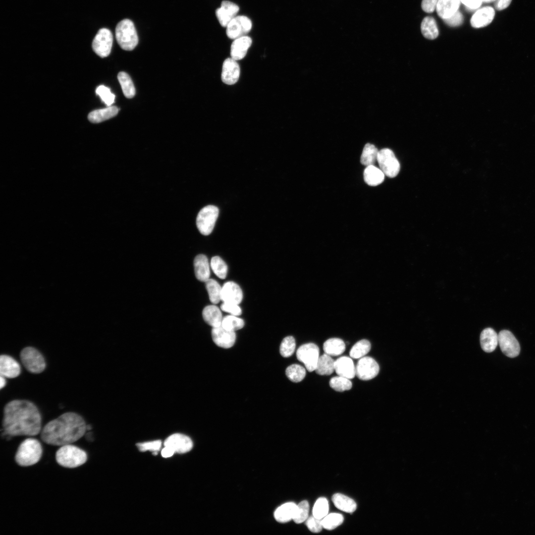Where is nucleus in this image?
Here are the masks:
<instances>
[{
  "instance_id": "1",
  "label": "nucleus",
  "mask_w": 535,
  "mask_h": 535,
  "mask_svg": "<svg viewBox=\"0 0 535 535\" xmlns=\"http://www.w3.org/2000/svg\"><path fill=\"white\" fill-rule=\"evenodd\" d=\"M41 416L32 402L14 400L7 403L3 410L2 427L7 436H35L41 428Z\"/></svg>"
},
{
  "instance_id": "2",
  "label": "nucleus",
  "mask_w": 535,
  "mask_h": 535,
  "mask_svg": "<svg viewBox=\"0 0 535 535\" xmlns=\"http://www.w3.org/2000/svg\"><path fill=\"white\" fill-rule=\"evenodd\" d=\"M86 430L87 425L81 416L67 412L47 423L41 431V438L48 444L62 446L80 439Z\"/></svg>"
},
{
  "instance_id": "3",
  "label": "nucleus",
  "mask_w": 535,
  "mask_h": 535,
  "mask_svg": "<svg viewBox=\"0 0 535 535\" xmlns=\"http://www.w3.org/2000/svg\"><path fill=\"white\" fill-rule=\"evenodd\" d=\"M42 455V447L40 442L37 439L29 438L20 444L15 460L20 466H30L38 463Z\"/></svg>"
},
{
  "instance_id": "4",
  "label": "nucleus",
  "mask_w": 535,
  "mask_h": 535,
  "mask_svg": "<svg viewBox=\"0 0 535 535\" xmlns=\"http://www.w3.org/2000/svg\"><path fill=\"white\" fill-rule=\"evenodd\" d=\"M55 459L60 466L74 468L84 464L87 460V455L82 449L71 444L62 446L56 452Z\"/></svg>"
},
{
  "instance_id": "5",
  "label": "nucleus",
  "mask_w": 535,
  "mask_h": 535,
  "mask_svg": "<svg viewBox=\"0 0 535 535\" xmlns=\"http://www.w3.org/2000/svg\"><path fill=\"white\" fill-rule=\"evenodd\" d=\"M115 37L120 47L125 51H132L137 45L138 37L133 22L124 19L115 28Z\"/></svg>"
},
{
  "instance_id": "6",
  "label": "nucleus",
  "mask_w": 535,
  "mask_h": 535,
  "mask_svg": "<svg viewBox=\"0 0 535 535\" xmlns=\"http://www.w3.org/2000/svg\"><path fill=\"white\" fill-rule=\"evenodd\" d=\"M20 357L23 366L31 373H41L46 368L43 356L33 347H27L23 349L20 352Z\"/></svg>"
},
{
  "instance_id": "7",
  "label": "nucleus",
  "mask_w": 535,
  "mask_h": 535,
  "mask_svg": "<svg viewBox=\"0 0 535 535\" xmlns=\"http://www.w3.org/2000/svg\"><path fill=\"white\" fill-rule=\"evenodd\" d=\"M219 213L218 209L213 205L204 207L197 217L196 224L200 232L204 235L211 233Z\"/></svg>"
},
{
  "instance_id": "8",
  "label": "nucleus",
  "mask_w": 535,
  "mask_h": 535,
  "mask_svg": "<svg viewBox=\"0 0 535 535\" xmlns=\"http://www.w3.org/2000/svg\"><path fill=\"white\" fill-rule=\"evenodd\" d=\"M377 161L379 168L387 177H395L400 171L399 162L393 151L389 149L384 148L378 151Z\"/></svg>"
},
{
  "instance_id": "9",
  "label": "nucleus",
  "mask_w": 535,
  "mask_h": 535,
  "mask_svg": "<svg viewBox=\"0 0 535 535\" xmlns=\"http://www.w3.org/2000/svg\"><path fill=\"white\" fill-rule=\"evenodd\" d=\"M297 359L302 362L308 371H315L319 358V348L313 343H309L300 346L296 352Z\"/></svg>"
},
{
  "instance_id": "10",
  "label": "nucleus",
  "mask_w": 535,
  "mask_h": 535,
  "mask_svg": "<svg viewBox=\"0 0 535 535\" xmlns=\"http://www.w3.org/2000/svg\"><path fill=\"white\" fill-rule=\"evenodd\" d=\"M113 43L111 31L105 28L100 29L92 42V49L99 56L105 57L110 53Z\"/></svg>"
},
{
  "instance_id": "11",
  "label": "nucleus",
  "mask_w": 535,
  "mask_h": 535,
  "mask_svg": "<svg viewBox=\"0 0 535 535\" xmlns=\"http://www.w3.org/2000/svg\"><path fill=\"white\" fill-rule=\"evenodd\" d=\"M251 20L244 15H237L226 26V35L231 39L246 36L251 30Z\"/></svg>"
},
{
  "instance_id": "12",
  "label": "nucleus",
  "mask_w": 535,
  "mask_h": 535,
  "mask_svg": "<svg viewBox=\"0 0 535 535\" xmlns=\"http://www.w3.org/2000/svg\"><path fill=\"white\" fill-rule=\"evenodd\" d=\"M356 375L361 380H368L375 377L378 374L379 367L371 357H364L359 360L355 368Z\"/></svg>"
},
{
  "instance_id": "13",
  "label": "nucleus",
  "mask_w": 535,
  "mask_h": 535,
  "mask_svg": "<svg viewBox=\"0 0 535 535\" xmlns=\"http://www.w3.org/2000/svg\"><path fill=\"white\" fill-rule=\"evenodd\" d=\"M498 344L502 352L507 357L514 358L520 353L519 343L513 333L509 330H501L498 334Z\"/></svg>"
},
{
  "instance_id": "14",
  "label": "nucleus",
  "mask_w": 535,
  "mask_h": 535,
  "mask_svg": "<svg viewBox=\"0 0 535 535\" xmlns=\"http://www.w3.org/2000/svg\"><path fill=\"white\" fill-rule=\"evenodd\" d=\"M239 10V7L236 3L229 0H223L220 6L216 9L215 15L220 24L226 27L237 16Z\"/></svg>"
},
{
  "instance_id": "15",
  "label": "nucleus",
  "mask_w": 535,
  "mask_h": 535,
  "mask_svg": "<svg viewBox=\"0 0 535 535\" xmlns=\"http://www.w3.org/2000/svg\"><path fill=\"white\" fill-rule=\"evenodd\" d=\"M164 445L171 448L175 452L184 453L192 449L193 442L188 436L177 433L168 436L165 439Z\"/></svg>"
},
{
  "instance_id": "16",
  "label": "nucleus",
  "mask_w": 535,
  "mask_h": 535,
  "mask_svg": "<svg viewBox=\"0 0 535 535\" xmlns=\"http://www.w3.org/2000/svg\"><path fill=\"white\" fill-rule=\"evenodd\" d=\"M212 337L214 342L218 347L227 349L233 346L236 340L235 331L228 330L221 325L213 327Z\"/></svg>"
},
{
  "instance_id": "17",
  "label": "nucleus",
  "mask_w": 535,
  "mask_h": 535,
  "mask_svg": "<svg viewBox=\"0 0 535 535\" xmlns=\"http://www.w3.org/2000/svg\"><path fill=\"white\" fill-rule=\"evenodd\" d=\"M240 68L236 60L232 58L225 59L223 63L221 72V80L227 85H233L238 80Z\"/></svg>"
},
{
  "instance_id": "18",
  "label": "nucleus",
  "mask_w": 535,
  "mask_h": 535,
  "mask_svg": "<svg viewBox=\"0 0 535 535\" xmlns=\"http://www.w3.org/2000/svg\"><path fill=\"white\" fill-rule=\"evenodd\" d=\"M495 16L494 9L491 6H484L478 9L471 17V26L476 28L485 27L489 25Z\"/></svg>"
},
{
  "instance_id": "19",
  "label": "nucleus",
  "mask_w": 535,
  "mask_h": 535,
  "mask_svg": "<svg viewBox=\"0 0 535 535\" xmlns=\"http://www.w3.org/2000/svg\"><path fill=\"white\" fill-rule=\"evenodd\" d=\"M242 299V291L238 284L232 281H228L223 284L221 291V300L223 302L238 305Z\"/></svg>"
},
{
  "instance_id": "20",
  "label": "nucleus",
  "mask_w": 535,
  "mask_h": 535,
  "mask_svg": "<svg viewBox=\"0 0 535 535\" xmlns=\"http://www.w3.org/2000/svg\"><path fill=\"white\" fill-rule=\"evenodd\" d=\"M20 371L19 364L12 357L7 355L0 356V375L5 377L15 378L20 374Z\"/></svg>"
},
{
  "instance_id": "21",
  "label": "nucleus",
  "mask_w": 535,
  "mask_h": 535,
  "mask_svg": "<svg viewBox=\"0 0 535 535\" xmlns=\"http://www.w3.org/2000/svg\"><path fill=\"white\" fill-rule=\"evenodd\" d=\"M252 43V39L247 36L234 40L230 48L231 57L238 60L243 59Z\"/></svg>"
},
{
  "instance_id": "22",
  "label": "nucleus",
  "mask_w": 535,
  "mask_h": 535,
  "mask_svg": "<svg viewBox=\"0 0 535 535\" xmlns=\"http://www.w3.org/2000/svg\"><path fill=\"white\" fill-rule=\"evenodd\" d=\"M334 370L338 375L348 379L354 378L356 375L354 363L348 357L343 356L335 361Z\"/></svg>"
},
{
  "instance_id": "23",
  "label": "nucleus",
  "mask_w": 535,
  "mask_h": 535,
  "mask_svg": "<svg viewBox=\"0 0 535 535\" xmlns=\"http://www.w3.org/2000/svg\"><path fill=\"white\" fill-rule=\"evenodd\" d=\"M480 342L482 349L485 352L493 351L498 344V336L491 328H486L481 333Z\"/></svg>"
},
{
  "instance_id": "24",
  "label": "nucleus",
  "mask_w": 535,
  "mask_h": 535,
  "mask_svg": "<svg viewBox=\"0 0 535 535\" xmlns=\"http://www.w3.org/2000/svg\"><path fill=\"white\" fill-rule=\"evenodd\" d=\"M194 266L195 276L199 280L205 282L210 278V265L205 255L197 256L194 261Z\"/></svg>"
},
{
  "instance_id": "25",
  "label": "nucleus",
  "mask_w": 535,
  "mask_h": 535,
  "mask_svg": "<svg viewBox=\"0 0 535 535\" xmlns=\"http://www.w3.org/2000/svg\"><path fill=\"white\" fill-rule=\"evenodd\" d=\"M460 0H438L436 10L438 16L444 20L458 10Z\"/></svg>"
},
{
  "instance_id": "26",
  "label": "nucleus",
  "mask_w": 535,
  "mask_h": 535,
  "mask_svg": "<svg viewBox=\"0 0 535 535\" xmlns=\"http://www.w3.org/2000/svg\"><path fill=\"white\" fill-rule=\"evenodd\" d=\"M202 315L205 322L212 327L221 325L223 318L219 308L215 305H209L204 308Z\"/></svg>"
},
{
  "instance_id": "27",
  "label": "nucleus",
  "mask_w": 535,
  "mask_h": 535,
  "mask_svg": "<svg viewBox=\"0 0 535 535\" xmlns=\"http://www.w3.org/2000/svg\"><path fill=\"white\" fill-rule=\"evenodd\" d=\"M297 505L294 502H287L278 507L275 511L274 517L279 523H286L293 519Z\"/></svg>"
},
{
  "instance_id": "28",
  "label": "nucleus",
  "mask_w": 535,
  "mask_h": 535,
  "mask_svg": "<svg viewBox=\"0 0 535 535\" xmlns=\"http://www.w3.org/2000/svg\"><path fill=\"white\" fill-rule=\"evenodd\" d=\"M118 111L119 108L117 107L109 106L91 111L88 118L91 122L100 123L116 116Z\"/></svg>"
},
{
  "instance_id": "29",
  "label": "nucleus",
  "mask_w": 535,
  "mask_h": 535,
  "mask_svg": "<svg viewBox=\"0 0 535 535\" xmlns=\"http://www.w3.org/2000/svg\"><path fill=\"white\" fill-rule=\"evenodd\" d=\"M385 174L382 171L374 165L366 166L364 171L365 182L371 186L379 185L384 180Z\"/></svg>"
},
{
  "instance_id": "30",
  "label": "nucleus",
  "mask_w": 535,
  "mask_h": 535,
  "mask_svg": "<svg viewBox=\"0 0 535 535\" xmlns=\"http://www.w3.org/2000/svg\"><path fill=\"white\" fill-rule=\"evenodd\" d=\"M332 501L338 509L348 513H353L357 509V504L352 498L341 493H335Z\"/></svg>"
},
{
  "instance_id": "31",
  "label": "nucleus",
  "mask_w": 535,
  "mask_h": 535,
  "mask_svg": "<svg viewBox=\"0 0 535 535\" xmlns=\"http://www.w3.org/2000/svg\"><path fill=\"white\" fill-rule=\"evenodd\" d=\"M323 349L325 353L329 356H339L345 351V344L340 338H332L324 342Z\"/></svg>"
},
{
  "instance_id": "32",
  "label": "nucleus",
  "mask_w": 535,
  "mask_h": 535,
  "mask_svg": "<svg viewBox=\"0 0 535 535\" xmlns=\"http://www.w3.org/2000/svg\"><path fill=\"white\" fill-rule=\"evenodd\" d=\"M421 32L427 39L433 40L439 34L438 29L435 19L431 16L425 17L421 25Z\"/></svg>"
},
{
  "instance_id": "33",
  "label": "nucleus",
  "mask_w": 535,
  "mask_h": 535,
  "mask_svg": "<svg viewBox=\"0 0 535 535\" xmlns=\"http://www.w3.org/2000/svg\"><path fill=\"white\" fill-rule=\"evenodd\" d=\"M334 361L330 356L324 353L319 357L315 369L316 373L319 375H330L335 370Z\"/></svg>"
},
{
  "instance_id": "34",
  "label": "nucleus",
  "mask_w": 535,
  "mask_h": 535,
  "mask_svg": "<svg viewBox=\"0 0 535 535\" xmlns=\"http://www.w3.org/2000/svg\"><path fill=\"white\" fill-rule=\"evenodd\" d=\"M378 153V151L374 145L370 143L366 144L361 156V163L366 166L374 165L377 161Z\"/></svg>"
},
{
  "instance_id": "35",
  "label": "nucleus",
  "mask_w": 535,
  "mask_h": 535,
  "mask_svg": "<svg viewBox=\"0 0 535 535\" xmlns=\"http://www.w3.org/2000/svg\"><path fill=\"white\" fill-rule=\"evenodd\" d=\"M124 95L128 99L132 98L135 95V88L129 75L126 72H120L117 75Z\"/></svg>"
},
{
  "instance_id": "36",
  "label": "nucleus",
  "mask_w": 535,
  "mask_h": 535,
  "mask_svg": "<svg viewBox=\"0 0 535 535\" xmlns=\"http://www.w3.org/2000/svg\"><path fill=\"white\" fill-rule=\"evenodd\" d=\"M205 282L210 301L214 304L218 303L221 300L222 287L213 279L209 278Z\"/></svg>"
},
{
  "instance_id": "37",
  "label": "nucleus",
  "mask_w": 535,
  "mask_h": 535,
  "mask_svg": "<svg viewBox=\"0 0 535 535\" xmlns=\"http://www.w3.org/2000/svg\"><path fill=\"white\" fill-rule=\"evenodd\" d=\"M371 348V345L369 341L366 339L361 340L352 347L350 356L354 359L362 358L370 351Z\"/></svg>"
},
{
  "instance_id": "38",
  "label": "nucleus",
  "mask_w": 535,
  "mask_h": 535,
  "mask_svg": "<svg viewBox=\"0 0 535 535\" xmlns=\"http://www.w3.org/2000/svg\"><path fill=\"white\" fill-rule=\"evenodd\" d=\"M287 377L292 382L301 381L306 375V370L298 364H293L288 366L285 371Z\"/></svg>"
},
{
  "instance_id": "39",
  "label": "nucleus",
  "mask_w": 535,
  "mask_h": 535,
  "mask_svg": "<svg viewBox=\"0 0 535 535\" xmlns=\"http://www.w3.org/2000/svg\"><path fill=\"white\" fill-rule=\"evenodd\" d=\"M343 516L339 513H330L321 520L322 527L327 530H332L342 524Z\"/></svg>"
},
{
  "instance_id": "40",
  "label": "nucleus",
  "mask_w": 535,
  "mask_h": 535,
  "mask_svg": "<svg viewBox=\"0 0 535 535\" xmlns=\"http://www.w3.org/2000/svg\"><path fill=\"white\" fill-rule=\"evenodd\" d=\"M211 267L215 274L220 279H224L227 273V266L224 261L218 256L213 257Z\"/></svg>"
},
{
  "instance_id": "41",
  "label": "nucleus",
  "mask_w": 535,
  "mask_h": 535,
  "mask_svg": "<svg viewBox=\"0 0 535 535\" xmlns=\"http://www.w3.org/2000/svg\"><path fill=\"white\" fill-rule=\"evenodd\" d=\"M221 326L228 330L235 331L243 327L244 321L237 316L231 315L223 318Z\"/></svg>"
},
{
  "instance_id": "42",
  "label": "nucleus",
  "mask_w": 535,
  "mask_h": 535,
  "mask_svg": "<svg viewBox=\"0 0 535 535\" xmlns=\"http://www.w3.org/2000/svg\"><path fill=\"white\" fill-rule=\"evenodd\" d=\"M328 502L325 497H320L316 501L313 508V516L319 519H322L328 512Z\"/></svg>"
},
{
  "instance_id": "43",
  "label": "nucleus",
  "mask_w": 535,
  "mask_h": 535,
  "mask_svg": "<svg viewBox=\"0 0 535 535\" xmlns=\"http://www.w3.org/2000/svg\"><path fill=\"white\" fill-rule=\"evenodd\" d=\"M329 385L332 389L338 392L350 390L352 386L349 379L339 375L332 377L329 381Z\"/></svg>"
},
{
  "instance_id": "44",
  "label": "nucleus",
  "mask_w": 535,
  "mask_h": 535,
  "mask_svg": "<svg viewBox=\"0 0 535 535\" xmlns=\"http://www.w3.org/2000/svg\"><path fill=\"white\" fill-rule=\"evenodd\" d=\"M296 342L294 338L291 336L285 337L282 341L279 348L280 355L283 357H290L294 352Z\"/></svg>"
},
{
  "instance_id": "45",
  "label": "nucleus",
  "mask_w": 535,
  "mask_h": 535,
  "mask_svg": "<svg viewBox=\"0 0 535 535\" xmlns=\"http://www.w3.org/2000/svg\"><path fill=\"white\" fill-rule=\"evenodd\" d=\"M309 512V503L306 500H303L297 505L296 510L293 521L297 524H300L308 518Z\"/></svg>"
},
{
  "instance_id": "46",
  "label": "nucleus",
  "mask_w": 535,
  "mask_h": 535,
  "mask_svg": "<svg viewBox=\"0 0 535 535\" xmlns=\"http://www.w3.org/2000/svg\"><path fill=\"white\" fill-rule=\"evenodd\" d=\"M96 93L108 107L111 106L114 102L115 95L111 92L109 88L104 85L98 86L96 90Z\"/></svg>"
},
{
  "instance_id": "47",
  "label": "nucleus",
  "mask_w": 535,
  "mask_h": 535,
  "mask_svg": "<svg viewBox=\"0 0 535 535\" xmlns=\"http://www.w3.org/2000/svg\"><path fill=\"white\" fill-rule=\"evenodd\" d=\"M139 449L141 451L150 450L154 452V455H157L161 446V441L160 440L152 441L139 443L137 444Z\"/></svg>"
},
{
  "instance_id": "48",
  "label": "nucleus",
  "mask_w": 535,
  "mask_h": 535,
  "mask_svg": "<svg viewBox=\"0 0 535 535\" xmlns=\"http://www.w3.org/2000/svg\"><path fill=\"white\" fill-rule=\"evenodd\" d=\"M306 525L308 529L312 533H318L320 532L322 527L321 520L317 519L314 516H311L307 519Z\"/></svg>"
},
{
  "instance_id": "49",
  "label": "nucleus",
  "mask_w": 535,
  "mask_h": 535,
  "mask_svg": "<svg viewBox=\"0 0 535 535\" xmlns=\"http://www.w3.org/2000/svg\"><path fill=\"white\" fill-rule=\"evenodd\" d=\"M220 308L222 311L236 316H240L242 313L241 309L238 305L234 303L223 302Z\"/></svg>"
},
{
  "instance_id": "50",
  "label": "nucleus",
  "mask_w": 535,
  "mask_h": 535,
  "mask_svg": "<svg viewBox=\"0 0 535 535\" xmlns=\"http://www.w3.org/2000/svg\"><path fill=\"white\" fill-rule=\"evenodd\" d=\"M444 22L451 27H456L461 25L464 20L462 14L458 10L450 17L443 20Z\"/></svg>"
},
{
  "instance_id": "51",
  "label": "nucleus",
  "mask_w": 535,
  "mask_h": 535,
  "mask_svg": "<svg viewBox=\"0 0 535 535\" xmlns=\"http://www.w3.org/2000/svg\"><path fill=\"white\" fill-rule=\"evenodd\" d=\"M438 0H422L421 6L423 10L427 13L433 12L436 7Z\"/></svg>"
},
{
  "instance_id": "52",
  "label": "nucleus",
  "mask_w": 535,
  "mask_h": 535,
  "mask_svg": "<svg viewBox=\"0 0 535 535\" xmlns=\"http://www.w3.org/2000/svg\"><path fill=\"white\" fill-rule=\"evenodd\" d=\"M467 8L474 10L478 9L482 3V0H460Z\"/></svg>"
},
{
  "instance_id": "53",
  "label": "nucleus",
  "mask_w": 535,
  "mask_h": 535,
  "mask_svg": "<svg viewBox=\"0 0 535 535\" xmlns=\"http://www.w3.org/2000/svg\"><path fill=\"white\" fill-rule=\"evenodd\" d=\"M512 0H495L494 8L497 10H502L507 8Z\"/></svg>"
},
{
  "instance_id": "54",
  "label": "nucleus",
  "mask_w": 535,
  "mask_h": 535,
  "mask_svg": "<svg viewBox=\"0 0 535 535\" xmlns=\"http://www.w3.org/2000/svg\"><path fill=\"white\" fill-rule=\"evenodd\" d=\"M174 453V451L171 448L164 446L161 451V455L164 458H167L172 456Z\"/></svg>"
},
{
  "instance_id": "55",
  "label": "nucleus",
  "mask_w": 535,
  "mask_h": 535,
  "mask_svg": "<svg viewBox=\"0 0 535 535\" xmlns=\"http://www.w3.org/2000/svg\"><path fill=\"white\" fill-rule=\"evenodd\" d=\"M5 384H6V380L5 379V377H4L3 376L0 375V389H2L3 387H4Z\"/></svg>"
},
{
  "instance_id": "56",
  "label": "nucleus",
  "mask_w": 535,
  "mask_h": 535,
  "mask_svg": "<svg viewBox=\"0 0 535 535\" xmlns=\"http://www.w3.org/2000/svg\"><path fill=\"white\" fill-rule=\"evenodd\" d=\"M482 0V2H486V3H489V2H494L495 1V0Z\"/></svg>"
}]
</instances>
